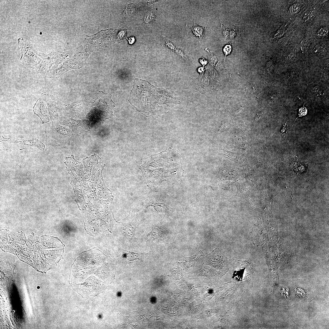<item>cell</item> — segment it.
Masks as SVG:
<instances>
[{
  "label": "cell",
  "instance_id": "8fae6325",
  "mask_svg": "<svg viewBox=\"0 0 329 329\" xmlns=\"http://www.w3.org/2000/svg\"><path fill=\"white\" fill-rule=\"evenodd\" d=\"M156 18V15L155 13L151 11L147 14L145 17L144 20L146 24H151L154 22Z\"/></svg>",
  "mask_w": 329,
  "mask_h": 329
},
{
  "label": "cell",
  "instance_id": "30bf717a",
  "mask_svg": "<svg viewBox=\"0 0 329 329\" xmlns=\"http://www.w3.org/2000/svg\"><path fill=\"white\" fill-rule=\"evenodd\" d=\"M134 227L131 225L126 226L124 229V234L129 239H131L134 232Z\"/></svg>",
  "mask_w": 329,
  "mask_h": 329
},
{
  "label": "cell",
  "instance_id": "5b68a950",
  "mask_svg": "<svg viewBox=\"0 0 329 329\" xmlns=\"http://www.w3.org/2000/svg\"><path fill=\"white\" fill-rule=\"evenodd\" d=\"M4 141H6L10 143H18L24 145L34 146L38 148L43 151H44L45 148V146L43 143L37 139H23L15 138L13 136L8 139H6L1 134V142Z\"/></svg>",
  "mask_w": 329,
  "mask_h": 329
},
{
  "label": "cell",
  "instance_id": "2e32d148",
  "mask_svg": "<svg viewBox=\"0 0 329 329\" xmlns=\"http://www.w3.org/2000/svg\"><path fill=\"white\" fill-rule=\"evenodd\" d=\"M301 43L302 48H303L304 49H306L307 48H308V42L307 40H303Z\"/></svg>",
  "mask_w": 329,
  "mask_h": 329
},
{
  "label": "cell",
  "instance_id": "9c48e42d",
  "mask_svg": "<svg viewBox=\"0 0 329 329\" xmlns=\"http://www.w3.org/2000/svg\"><path fill=\"white\" fill-rule=\"evenodd\" d=\"M162 39L163 44L165 47L176 53L178 48L176 47L174 44L166 37H163Z\"/></svg>",
  "mask_w": 329,
  "mask_h": 329
},
{
  "label": "cell",
  "instance_id": "7c38bea8",
  "mask_svg": "<svg viewBox=\"0 0 329 329\" xmlns=\"http://www.w3.org/2000/svg\"><path fill=\"white\" fill-rule=\"evenodd\" d=\"M178 269L176 268H172L171 267H170V270L169 269V271L170 272V275L171 277L173 278H175L178 279L181 276V272L180 271L178 270Z\"/></svg>",
  "mask_w": 329,
  "mask_h": 329
},
{
  "label": "cell",
  "instance_id": "ffe728a7",
  "mask_svg": "<svg viewBox=\"0 0 329 329\" xmlns=\"http://www.w3.org/2000/svg\"><path fill=\"white\" fill-rule=\"evenodd\" d=\"M3 149H1V150H4L5 151H6L7 152H11V150L10 149H8L5 148L4 147H3Z\"/></svg>",
  "mask_w": 329,
  "mask_h": 329
},
{
  "label": "cell",
  "instance_id": "8992f818",
  "mask_svg": "<svg viewBox=\"0 0 329 329\" xmlns=\"http://www.w3.org/2000/svg\"><path fill=\"white\" fill-rule=\"evenodd\" d=\"M203 253L200 252L195 255L193 256L185 257L181 260L182 263L184 267L189 268L194 266L197 260L202 255Z\"/></svg>",
  "mask_w": 329,
  "mask_h": 329
},
{
  "label": "cell",
  "instance_id": "e0dca14e",
  "mask_svg": "<svg viewBox=\"0 0 329 329\" xmlns=\"http://www.w3.org/2000/svg\"><path fill=\"white\" fill-rule=\"evenodd\" d=\"M327 31V30L325 29H321L319 30L318 33V35L320 36H324L326 35V33H327L328 31Z\"/></svg>",
  "mask_w": 329,
  "mask_h": 329
},
{
  "label": "cell",
  "instance_id": "5bb4252c",
  "mask_svg": "<svg viewBox=\"0 0 329 329\" xmlns=\"http://www.w3.org/2000/svg\"><path fill=\"white\" fill-rule=\"evenodd\" d=\"M300 9V7L298 4H294L291 7L290 11L291 14H294L298 12Z\"/></svg>",
  "mask_w": 329,
  "mask_h": 329
},
{
  "label": "cell",
  "instance_id": "277c9868",
  "mask_svg": "<svg viewBox=\"0 0 329 329\" xmlns=\"http://www.w3.org/2000/svg\"><path fill=\"white\" fill-rule=\"evenodd\" d=\"M33 111L40 118L43 124L49 122L50 120L47 104L42 94L33 107Z\"/></svg>",
  "mask_w": 329,
  "mask_h": 329
},
{
  "label": "cell",
  "instance_id": "9a60e30c",
  "mask_svg": "<svg viewBox=\"0 0 329 329\" xmlns=\"http://www.w3.org/2000/svg\"><path fill=\"white\" fill-rule=\"evenodd\" d=\"M224 52L226 56L229 54L231 50V46L230 45H226L224 47L223 49Z\"/></svg>",
  "mask_w": 329,
  "mask_h": 329
},
{
  "label": "cell",
  "instance_id": "3957f363",
  "mask_svg": "<svg viewBox=\"0 0 329 329\" xmlns=\"http://www.w3.org/2000/svg\"><path fill=\"white\" fill-rule=\"evenodd\" d=\"M18 43L22 53L20 60L25 66L35 69L41 61L38 52L22 38L18 39Z\"/></svg>",
  "mask_w": 329,
  "mask_h": 329
},
{
  "label": "cell",
  "instance_id": "ac0fdd59",
  "mask_svg": "<svg viewBox=\"0 0 329 329\" xmlns=\"http://www.w3.org/2000/svg\"><path fill=\"white\" fill-rule=\"evenodd\" d=\"M199 61L203 66L206 65L208 63V61L203 58H201L199 60Z\"/></svg>",
  "mask_w": 329,
  "mask_h": 329
},
{
  "label": "cell",
  "instance_id": "4fadbf2b",
  "mask_svg": "<svg viewBox=\"0 0 329 329\" xmlns=\"http://www.w3.org/2000/svg\"><path fill=\"white\" fill-rule=\"evenodd\" d=\"M124 256L127 259L129 260H134L138 259L139 256L134 253L124 251Z\"/></svg>",
  "mask_w": 329,
  "mask_h": 329
},
{
  "label": "cell",
  "instance_id": "52a82bcc",
  "mask_svg": "<svg viewBox=\"0 0 329 329\" xmlns=\"http://www.w3.org/2000/svg\"><path fill=\"white\" fill-rule=\"evenodd\" d=\"M160 228L154 227L151 229L148 235L150 238L156 239L163 236V233Z\"/></svg>",
  "mask_w": 329,
  "mask_h": 329
},
{
  "label": "cell",
  "instance_id": "7a4b0ae2",
  "mask_svg": "<svg viewBox=\"0 0 329 329\" xmlns=\"http://www.w3.org/2000/svg\"><path fill=\"white\" fill-rule=\"evenodd\" d=\"M129 101L147 117L167 113L180 102L174 92L156 88L148 81L137 78Z\"/></svg>",
  "mask_w": 329,
  "mask_h": 329
},
{
  "label": "cell",
  "instance_id": "d6986e66",
  "mask_svg": "<svg viewBox=\"0 0 329 329\" xmlns=\"http://www.w3.org/2000/svg\"><path fill=\"white\" fill-rule=\"evenodd\" d=\"M198 71L201 75H202L204 71V66L199 67L198 69Z\"/></svg>",
  "mask_w": 329,
  "mask_h": 329
},
{
  "label": "cell",
  "instance_id": "ba28073f",
  "mask_svg": "<svg viewBox=\"0 0 329 329\" xmlns=\"http://www.w3.org/2000/svg\"><path fill=\"white\" fill-rule=\"evenodd\" d=\"M204 27L194 24L192 27V31L196 37L201 38L204 35Z\"/></svg>",
  "mask_w": 329,
  "mask_h": 329
},
{
  "label": "cell",
  "instance_id": "6da1fadb",
  "mask_svg": "<svg viewBox=\"0 0 329 329\" xmlns=\"http://www.w3.org/2000/svg\"><path fill=\"white\" fill-rule=\"evenodd\" d=\"M100 256L81 255L75 260L71 271L69 283L82 297L103 293L114 279V268Z\"/></svg>",
  "mask_w": 329,
  "mask_h": 329
}]
</instances>
